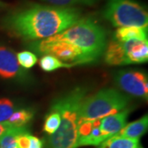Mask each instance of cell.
<instances>
[{"instance_id":"18","label":"cell","mask_w":148,"mask_h":148,"mask_svg":"<svg viewBox=\"0 0 148 148\" xmlns=\"http://www.w3.org/2000/svg\"><path fill=\"white\" fill-rule=\"evenodd\" d=\"M40 66L42 70L45 72H53L54 70L59 69H68L72 68L73 65L66 64L62 62L54 56L49 54H45L40 60Z\"/></svg>"},{"instance_id":"8","label":"cell","mask_w":148,"mask_h":148,"mask_svg":"<svg viewBox=\"0 0 148 148\" xmlns=\"http://www.w3.org/2000/svg\"><path fill=\"white\" fill-rule=\"evenodd\" d=\"M0 77L16 80L28 83L31 81L29 73L19 65L16 54L9 48L0 44Z\"/></svg>"},{"instance_id":"24","label":"cell","mask_w":148,"mask_h":148,"mask_svg":"<svg viewBox=\"0 0 148 148\" xmlns=\"http://www.w3.org/2000/svg\"><path fill=\"white\" fill-rule=\"evenodd\" d=\"M12 127L8 123H0V138Z\"/></svg>"},{"instance_id":"23","label":"cell","mask_w":148,"mask_h":148,"mask_svg":"<svg viewBox=\"0 0 148 148\" xmlns=\"http://www.w3.org/2000/svg\"><path fill=\"white\" fill-rule=\"evenodd\" d=\"M58 7H72L75 5L92 6L98 0H43Z\"/></svg>"},{"instance_id":"16","label":"cell","mask_w":148,"mask_h":148,"mask_svg":"<svg viewBox=\"0 0 148 148\" xmlns=\"http://www.w3.org/2000/svg\"><path fill=\"white\" fill-rule=\"evenodd\" d=\"M27 127H12L0 138V148H17V137L27 131Z\"/></svg>"},{"instance_id":"2","label":"cell","mask_w":148,"mask_h":148,"mask_svg":"<svg viewBox=\"0 0 148 148\" xmlns=\"http://www.w3.org/2000/svg\"><path fill=\"white\" fill-rule=\"evenodd\" d=\"M86 93L84 87H77L53 101L51 110L58 112L61 119L57 131L49 136L46 148H77L79 111Z\"/></svg>"},{"instance_id":"21","label":"cell","mask_w":148,"mask_h":148,"mask_svg":"<svg viewBox=\"0 0 148 148\" xmlns=\"http://www.w3.org/2000/svg\"><path fill=\"white\" fill-rule=\"evenodd\" d=\"M16 59L19 65L25 69H32L37 63L36 55L30 51H21L17 53Z\"/></svg>"},{"instance_id":"22","label":"cell","mask_w":148,"mask_h":148,"mask_svg":"<svg viewBox=\"0 0 148 148\" xmlns=\"http://www.w3.org/2000/svg\"><path fill=\"white\" fill-rule=\"evenodd\" d=\"M15 110L14 103L9 99H0V123H7Z\"/></svg>"},{"instance_id":"12","label":"cell","mask_w":148,"mask_h":148,"mask_svg":"<svg viewBox=\"0 0 148 148\" xmlns=\"http://www.w3.org/2000/svg\"><path fill=\"white\" fill-rule=\"evenodd\" d=\"M148 127V118L146 114L142 117L140 119L132 122L128 124H126L118 132L117 136L123 138H130V139H138L145 134L147 131Z\"/></svg>"},{"instance_id":"14","label":"cell","mask_w":148,"mask_h":148,"mask_svg":"<svg viewBox=\"0 0 148 148\" xmlns=\"http://www.w3.org/2000/svg\"><path fill=\"white\" fill-rule=\"evenodd\" d=\"M99 148H140L138 139H130L114 135L99 145Z\"/></svg>"},{"instance_id":"13","label":"cell","mask_w":148,"mask_h":148,"mask_svg":"<svg viewBox=\"0 0 148 148\" xmlns=\"http://www.w3.org/2000/svg\"><path fill=\"white\" fill-rule=\"evenodd\" d=\"M114 36V40L121 42L131 40H147V27H119L115 32Z\"/></svg>"},{"instance_id":"3","label":"cell","mask_w":148,"mask_h":148,"mask_svg":"<svg viewBox=\"0 0 148 148\" xmlns=\"http://www.w3.org/2000/svg\"><path fill=\"white\" fill-rule=\"evenodd\" d=\"M46 40L67 41L76 45L82 50L88 64L101 58L107 45L106 30L90 18H81L64 32Z\"/></svg>"},{"instance_id":"11","label":"cell","mask_w":148,"mask_h":148,"mask_svg":"<svg viewBox=\"0 0 148 148\" xmlns=\"http://www.w3.org/2000/svg\"><path fill=\"white\" fill-rule=\"evenodd\" d=\"M104 55L105 61L109 65L118 66L129 64L123 44L116 40H111L109 45H106Z\"/></svg>"},{"instance_id":"17","label":"cell","mask_w":148,"mask_h":148,"mask_svg":"<svg viewBox=\"0 0 148 148\" xmlns=\"http://www.w3.org/2000/svg\"><path fill=\"white\" fill-rule=\"evenodd\" d=\"M34 116V112L32 110H15L7 123L12 127H26L27 123L31 121Z\"/></svg>"},{"instance_id":"9","label":"cell","mask_w":148,"mask_h":148,"mask_svg":"<svg viewBox=\"0 0 148 148\" xmlns=\"http://www.w3.org/2000/svg\"><path fill=\"white\" fill-rule=\"evenodd\" d=\"M129 112V110H123L116 114L101 119L100 127L102 134L107 138L117 134L126 125Z\"/></svg>"},{"instance_id":"15","label":"cell","mask_w":148,"mask_h":148,"mask_svg":"<svg viewBox=\"0 0 148 148\" xmlns=\"http://www.w3.org/2000/svg\"><path fill=\"white\" fill-rule=\"evenodd\" d=\"M100 125H101V119L94 120L93 127L90 134L86 138L77 141L76 147L77 148L84 146H99L101 143L106 140L107 138L102 134Z\"/></svg>"},{"instance_id":"10","label":"cell","mask_w":148,"mask_h":148,"mask_svg":"<svg viewBox=\"0 0 148 148\" xmlns=\"http://www.w3.org/2000/svg\"><path fill=\"white\" fill-rule=\"evenodd\" d=\"M128 64H143L148 60L147 40H131L123 41Z\"/></svg>"},{"instance_id":"4","label":"cell","mask_w":148,"mask_h":148,"mask_svg":"<svg viewBox=\"0 0 148 148\" xmlns=\"http://www.w3.org/2000/svg\"><path fill=\"white\" fill-rule=\"evenodd\" d=\"M127 103V96L119 90L113 88L102 89L86 96L80 108L79 120L101 119L124 110Z\"/></svg>"},{"instance_id":"19","label":"cell","mask_w":148,"mask_h":148,"mask_svg":"<svg viewBox=\"0 0 148 148\" xmlns=\"http://www.w3.org/2000/svg\"><path fill=\"white\" fill-rule=\"evenodd\" d=\"M42 140L30 134L28 130L21 132L17 137V148H43Z\"/></svg>"},{"instance_id":"7","label":"cell","mask_w":148,"mask_h":148,"mask_svg":"<svg viewBox=\"0 0 148 148\" xmlns=\"http://www.w3.org/2000/svg\"><path fill=\"white\" fill-rule=\"evenodd\" d=\"M118 86L130 95L147 100V76L138 71H121L115 77Z\"/></svg>"},{"instance_id":"1","label":"cell","mask_w":148,"mask_h":148,"mask_svg":"<svg viewBox=\"0 0 148 148\" xmlns=\"http://www.w3.org/2000/svg\"><path fill=\"white\" fill-rule=\"evenodd\" d=\"M81 18V11L76 8L34 4L9 13L3 27L12 36L37 41L64 32Z\"/></svg>"},{"instance_id":"5","label":"cell","mask_w":148,"mask_h":148,"mask_svg":"<svg viewBox=\"0 0 148 148\" xmlns=\"http://www.w3.org/2000/svg\"><path fill=\"white\" fill-rule=\"evenodd\" d=\"M103 16L114 27H147V12L133 0H107Z\"/></svg>"},{"instance_id":"6","label":"cell","mask_w":148,"mask_h":148,"mask_svg":"<svg viewBox=\"0 0 148 148\" xmlns=\"http://www.w3.org/2000/svg\"><path fill=\"white\" fill-rule=\"evenodd\" d=\"M30 47L39 54H49L73 66L88 64L79 48L67 41H50L45 39L32 43Z\"/></svg>"},{"instance_id":"20","label":"cell","mask_w":148,"mask_h":148,"mask_svg":"<svg viewBox=\"0 0 148 148\" xmlns=\"http://www.w3.org/2000/svg\"><path fill=\"white\" fill-rule=\"evenodd\" d=\"M60 114L57 111L51 110V112L45 118V121L43 126L44 132L49 135H52L57 131L60 124Z\"/></svg>"},{"instance_id":"25","label":"cell","mask_w":148,"mask_h":148,"mask_svg":"<svg viewBox=\"0 0 148 148\" xmlns=\"http://www.w3.org/2000/svg\"><path fill=\"white\" fill-rule=\"evenodd\" d=\"M5 5L6 4L4 3H3V2H1V1H0V8H1V7H4Z\"/></svg>"}]
</instances>
